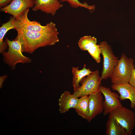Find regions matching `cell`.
Masks as SVG:
<instances>
[{"instance_id": "cell-9", "label": "cell", "mask_w": 135, "mask_h": 135, "mask_svg": "<svg viewBox=\"0 0 135 135\" xmlns=\"http://www.w3.org/2000/svg\"><path fill=\"white\" fill-rule=\"evenodd\" d=\"M34 0H12L7 6L0 8L1 12L12 15L15 18L24 11L32 8L34 5Z\"/></svg>"}, {"instance_id": "cell-2", "label": "cell", "mask_w": 135, "mask_h": 135, "mask_svg": "<svg viewBox=\"0 0 135 135\" xmlns=\"http://www.w3.org/2000/svg\"><path fill=\"white\" fill-rule=\"evenodd\" d=\"M134 60L128 58L122 53L110 78L112 84H120L128 83L132 69L134 68Z\"/></svg>"}, {"instance_id": "cell-12", "label": "cell", "mask_w": 135, "mask_h": 135, "mask_svg": "<svg viewBox=\"0 0 135 135\" xmlns=\"http://www.w3.org/2000/svg\"><path fill=\"white\" fill-rule=\"evenodd\" d=\"M112 90L118 92L120 94V100H129L130 102L131 108L135 107V88L128 83L120 84H112L111 86Z\"/></svg>"}, {"instance_id": "cell-5", "label": "cell", "mask_w": 135, "mask_h": 135, "mask_svg": "<svg viewBox=\"0 0 135 135\" xmlns=\"http://www.w3.org/2000/svg\"><path fill=\"white\" fill-rule=\"evenodd\" d=\"M102 80L99 72L96 70L82 80L80 82L81 85L73 94L78 98L88 96L99 91Z\"/></svg>"}, {"instance_id": "cell-16", "label": "cell", "mask_w": 135, "mask_h": 135, "mask_svg": "<svg viewBox=\"0 0 135 135\" xmlns=\"http://www.w3.org/2000/svg\"><path fill=\"white\" fill-rule=\"evenodd\" d=\"M15 18L14 16L10 17L9 20L3 24L0 28V52L2 53L6 50L8 46L6 41L3 40L7 32L12 29H14L13 22Z\"/></svg>"}, {"instance_id": "cell-13", "label": "cell", "mask_w": 135, "mask_h": 135, "mask_svg": "<svg viewBox=\"0 0 135 135\" xmlns=\"http://www.w3.org/2000/svg\"><path fill=\"white\" fill-rule=\"evenodd\" d=\"M79 98L65 91L62 93L59 99V111L61 114L68 112L71 108L75 109L78 103Z\"/></svg>"}, {"instance_id": "cell-7", "label": "cell", "mask_w": 135, "mask_h": 135, "mask_svg": "<svg viewBox=\"0 0 135 135\" xmlns=\"http://www.w3.org/2000/svg\"><path fill=\"white\" fill-rule=\"evenodd\" d=\"M109 114V117L114 118L126 130L128 135L132 134L135 126V114L133 111L122 106Z\"/></svg>"}, {"instance_id": "cell-1", "label": "cell", "mask_w": 135, "mask_h": 135, "mask_svg": "<svg viewBox=\"0 0 135 135\" xmlns=\"http://www.w3.org/2000/svg\"><path fill=\"white\" fill-rule=\"evenodd\" d=\"M17 32L14 40H18L21 44L22 52L31 54L39 48L52 46L59 41V33L57 28L41 32Z\"/></svg>"}, {"instance_id": "cell-8", "label": "cell", "mask_w": 135, "mask_h": 135, "mask_svg": "<svg viewBox=\"0 0 135 135\" xmlns=\"http://www.w3.org/2000/svg\"><path fill=\"white\" fill-rule=\"evenodd\" d=\"M99 90L104 97L103 113L104 116L106 115L117 108L122 106L119 95L117 93L112 92L110 88L100 85Z\"/></svg>"}, {"instance_id": "cell-6", "label": "cell", "mask_w": 135, "mask_h": 135, "mask_svg": "<svg viewBox=\"0 0 135 135\" xmlns=\"http://www.w3.org/2000/svg\"><path fill=\"white\" fill-rule=\"evenodd\" d=\"M99 45L103 58L101 78L102 80H106L111 78L118 60V58L114 54L111 46L106 41L100 42Z\"/></svg>"}, {"instance_id": "cell-19", "label": "cell", "mask_w": 135, "mask_h": 135, "mask_svg": "<svg viewBox=\"0 0 135 135\" xmlns=\"http://www.w3.org/2000/svg\"><path fill=\"white\" fill-rule=\"evenodd\" d=\"M61 2H68L72 8H77L80 7H82L86 8L92 12L95 8L94 5H90L86 2L83 3L80 2L78 0H60Z\"/></svg>"}, {"instance_id": "cell-4", "label": "cell", "mask_w": 135, "mask_h": 135, "mask_svg": "<svg viewBox=\"0 0 135 135\" xmlns=\"http://www.w3.org/2000/svg\"><path fill=\"white\" fill-rule=\"evenodd\" d=\"M8 48L7 52L2 53L4 62L10 66L12 70L15 68L16 64L18 63H30L31 59L22 54V44L18 40H10L7 38L6 39Z\"/></svg>"}, {"instance_id": "cell-10", "label": "cell", "mask_w": 135, "mask_h": 135, "mask_svg": "<svg viewBox=\"0 0 135 135\" xmlns=\"http://www.w3.org/2000/svg\"><path fill=\"white\" fill-rule=\"evenodd\" d=\"M89 114L87 121L89 122L104 109L103 97L99 90L88 96Z\"/></svg>"}, {"instance_id": "cell-23", "label": "cell", "mask_w": 135, "mask_h": 135, "mask_svg": "<svg viewBox=\"0 0 135 135\" xmlns=\"http://www.w3.org/2000/svg\"><path fill=\"white\" fill-rule=\"evenodd\" d=\"M7 77L6 75H4L0 76V88H1L2 86V84L4 81L5 79Z\"/></svg>"}, {"instance_id": "cell-17", "label": "cell", "mask_w": 135, "mask_h": 135, "mask_svg": "<svg viewBox=\"0 0 135 135\" xmlns=\"http://www.w3.org/2000/svg\"><path fill=\"white\" fill-rule=\"evenodd\" d=\"M88 96H82L79 98L75 109L78 114L87 120L89 114Z\"/></svg>"}, {"instance_id": "cell-21", "label": "cell", "mask_w": 135, "mask_h": 135, "mask_svg": "<svg viewBox=\"0 0 135 135\" xmlns=\"http://www.w3.org/2000/svg\"><path fill=\"white\" fill-rule=\"evenodd\" d=\"M128 83L135 88V69L134 68L132 69Z\"/></svg>"}, {"instance_id": "cell-22", "label": "cell", "mask_w": 135, "mask_h": 135, "mask_svg": "<svg viewBox=\"0 0 135 135\" xmlns=\"http://www.w3.org/2000/svg\"><path fill=\"white\" fill-rule=\"evenodd\" d=\"M12 0H0V7H3L9 4Z\"/></svg>"}, {"instance_id": "cell-24", "label": "cell", "mask_w": 135, "mask_h": 135, "mask_svg": "<svg viewBox=\"0 0 135 135\" xmlns=\"http://www.w3.org/2000/svg\"><path fill=\"white\" fill-rule=\"evenodd\" d=\"M134 108H135V109H135V107Z\"/></svg>"}, {"instance_id": "cell-14", "label": "cell", "mask_w": 135, "mask_h": 135, "mask_svg": "<svg viewBox=\"0 0 135 135\" xmlns=\"http://www.w3.org/2000/svg\"><path fill=\"white\" fill-rule=\"evenodd\" d=\"M106 126V135H128L126 130L112 117H109Z\"/></svg>"}, {"instance_id": "cell-20", "label": "cell", "mask_w": 135, "mask_h": 135, "mask_svg": "<svg viewBox=\"0 0 135 135\" xmlns=\"http://www.w3.org/2000/svg\"><path fill=\"white\" fill-rule=\"evenodd\" d=\"M87 51L97 63L100 62L101 51L99 45L95 44Z\"/></svg>"}, {"instance_id": "cell-18", "label": "cell", "mask_w": 135, "mask_h": 135, "mask_svg": "<svg viewBox=\"0 0 135 135\" xmlns=\"http://www.w3.org/2000/svg\"><path fill=\"white\" fill-rule=\"evenodd\" d=\"M97 39L94 37L86 36L81 37L79 40L78 44L80 49L83 51H88L91 48L96 44Z\"/></svg>"}, {"instance_id": "cell-3", "label": "cell", "mask_w": 135, "mask_h": 135, "mask_svg": "<svg viewBox=\"0 0 135 135\" xmlns=\"http://www.w3.org/2000/svg\"><path fill=\"white\" fill-rule=\"evenodd\" d=\"M29 9H28L16 18L13 22L14 29L16 31H22L30 32H41L56 28V25L51 22L46 25H42L40 22L31 21L28 18Z\"/></svg>"}, {"instance_id": "cell-15", "label": "cell", "mask_w": 135, "mask_h": 135, "mask_svg": "<svg viewBox=\"0 0 135 135\" xmlns=\"http://www.w3.org/2000/svg\"><path fill=\"white\" fill-rule=\"evenodd\" d=\"M78 68V67H73L72 69L73 75L72 83L74 92L80 86V83L82 80L92 72L89 68H86L85 64L82 69L80 70Z\"/></svg>"}, {"instance_id": "cell-11", "label": "cell", "mask_w": 135, "mask_h": 135, "mask_svg": "<svg viewBox=\"0 0 135 135\" xmlns=\"http://www.w3.org/2000/svg\"><path fill=\"white\" fill-rule=\"evenodd\" d=\"M61 2L60 0H34L32 10L34 11L40 10L54 16L58 10L63 7Z\"/></svg>"}]
</instances>
